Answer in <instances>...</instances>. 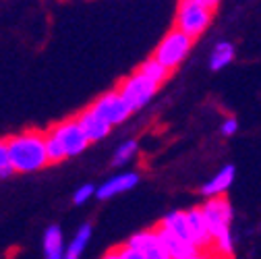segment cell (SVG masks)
<instances>
[{"label": "cell", "instance_id": "cell-1", "mask_svg": "<svg viewBox=\"0 0 261 259\" xmlns=\"http://www.w3.org/2000/svg\"><path fill=\"white\" fill-rule=\"evenodd\" d=\"M210 232H212V253L218 259H234V239L230 232V224L234 218L232 205L226 197L207 199L201 205Z\"/></svg>", "mask_w": 261, "mask_h": 259}, {"label": "cell", "instance_id": "cell-2", "mask_svg": "<svg viewBox=\"0 0 261 259\" xmlns=\"http://www.w3.org/2000/svg\"><path fill=\"white\" fill-rule=\"evenodd\" d=\"M7 145L15 172H38L50 164L46 133L42 131H23L13 135L7 139Z\"/></svg>", "mask_w": 261, "mask_h": 259}, {"label": "cell", "instance_id": "cell-3", "mask_svg": "<svg viewBox=\"0 0 261 259\" xmlns=\"http://www.w3.org/2000/svg\"><path fill=\"white\" fill-rule=\"evenodd\" d=\"M193 38L182 34V31H178L176 27L172 31H168V34L164 36V40H162L153 52V58L158 62H162L164 67L172 73L174 69H178L180 64L185 62V58L189 56L191 48H193Z\"/></svg>", "mask_w": 261, "mask_h": 259}, {"label": "cell", "instance_id": "cell-4", "mask_svg": "<svg viewBox=\"0 0 261 259\" xmlns=\"http://www.w3.org/2000/svg\"><path fill=\"white\" fill-rule=\"evenodd\" d=\"M212 17H214V13L203 9L201 5H197L195 0H180V5L176 9L174 27L195 40L210 27Z\"/></svg>", "mask_w": 261, "mask_h": 259}, {"label": "cell", "instance_id": "cell-5", "mask_svg": "<svg viewBox=\"0 0 261 259\" xmlns=\"http://www.w3.org/2000/svg\"><path fill=\"white\" fill-rule=\"evenodd\" d=\"M158 83H153L151 79H147L145 75H141L139 71L133 73V75H128L124 77L120 83H118V93L124 98V102L128 104L130 110H141L145 104L151 102V98L155 95L158 91Z\"/></svg>", "mask_w": 261, "mask_h": 259}, {"label": "cell", "instance_id": "cell-6", "mask_svg": "<svg viewBox=\"0 0 261 259\" xmlns=\"http://www.w3.org/2000/svg\"><path fill=\"white\" fill-rule=\"evenodd\" d=\"M48 131L58 139V143L62 145L64 153H67V158L71 156H79L81 151H85V147L91 143L87 139V135L83 133L81 124L77 122V118H67L62 122H56L54 126H50Z\"/></svg>", "mask_w": 261, "mask_h": 259}, {"label": "cell", "instance_id": "cell-7", "mask_svg": "<svg viewBox=\"0 0 261 259\" xmlns=\"http://www.w3.org/2000/svg\"><path fill=\"white\" fill-rule=\"evenodd\" d=\"M89 108H91L97 116H102L110 126L124 122V120L130 116V112H133V110L128 108V104L124 102V98L118 93V89H112V91L100 95V98H97Z\"/></svg>", "mask_w": 261, "mask_h": 259}, {"label": "cell", "instance_id": "cell-8", "mask_svg": "<svg viewBox=\"0 0 261 259\" xmlns=\"http://www.w3.org/2000/svg\"><path fill=\"white\" fill-rule=\"evenodd\" d=\"M187 220L191 228V239L199 251H210L212 249V232L205 220V214L201 208H191L187 210Z\"/></svg>", "mask_w": 261, "mask_h": 259}, {"label": "cell", "instance_id": "cell-9", "mask_svg": "<svg viewBox=\"0 0 261 259\" xmlns=\"http://www.w3.org/2000/svg\"><path fill=\"white\" fill-rule=\"evenodd\" d=\"M128 245L135 247V249H139L145 259H170V255L166 253L164 245H162V241H160L155 228L137 232L135 237L128 239Z\"/></svg>", "mask_w": 261, "mask_h": 259}, {"label": "cell", "instance_id": "cell-10", "mask_svg": "<svg viewBox=\"0 0 261 259\" xmlns=\"http://www.w3.org/2000/svg\"><path fill=\"white\" fill-rule=\"evenodd\" d=\"M155 232H158V237H160L162 245H164L166 253L170 255V259H191L195 253L199 251V249L195 247L193 243H187V241L178 239L176 235H172L170 230H166L162 224H158V226H155Z\"/></svg>", "mask_w": 261, "mask_h": 259}, {"label": "cell", "instance_id": "cell-11", "mask_svg": "<svg viewBox=\"0 0 261 259\" xmlns=\"http://www.w3.org/2000/svg\"><path fill=\"white\" fill-rule=\"evenodd\" d=\"M234 174H237V168L232 164H226L222 166L203 187H201V193H203V197L207 199H214V197H226V193L228 189L232 187L234 183Z\"/></svg>", "mask_w": 261, "mask_h": 259}, {"label": "cell", "instance_id": "cell-12", "mask_svg": "<svg viewBox=\"0 0 261 259\" xmlns=\"http://www.w3.org/2000/svg\"><path fill=\"white\" fill-rule=\"evenodd\" d=\"M77 122L81 124V128H83V133L87 135V139L93 143V141H102L108 133H110V124L102 118V116H97L91 108H85L83 112H79L77 116Z\"/></svg>", "mask_w": 261, "mask_h": 259}, {"label": "cell", "instance_id": "cell-13", "mask_svg": "<svg viewBox=\"0 0 261 259\" xmlns=\"http://www.w3.org/2000/svg\"><path fill=\"white\" fill-rule=\"evenodd\" d=\"M139 183V174L137 172H122L118 176H112L110 180H106L100 189L95 191V195L100 199H110L118 193H126L128 189H133Z\"/></svg>", "mask_w": 261, "mask_h": 259}, {"label": "cell", "instance_id": "cell-14", "mask_svg": "<svg viewBox=\"0 0 261 259\" xmlns=\"http://www.w3.org/2000/svg\"><path fill=\"white\" fill-rule=\"evenodd\" d=\"M237 58V46L228 40H222L214 46L212 54H210V69L212 71H222L226 67H230Z\"/></svg>", "mask_w": 261, "mask_h": 259}, {"label": "cell", "instance_id": "cell-15", "mask_svg": "<svg viewBox=\"0 0 261 259\" xmlns=\"http://www.w3.org/2000/svg\"><path fill=\"white\" fill-rule=\"evenodd\" d=\"M164 226L166 230H170L172 235H176L178 239L187 241V243H193L191 239V228H189V220H187V212H180V210H174L170 214H166L160 222ZM195 245V243H193Z\"/></svg>", "mask_w": 261, "mask_h": 259}, {"label": "cell", "instance_id": "cell-16", "mask_svg": "<svg viewBox=\"0 0 261 259\" xmlns=\"http://www.w3.org/2000/svg\"><path fill=\"white\" fill-rule=\"evenodd\" d=\"M64 253L62 230L58 226H50L44 235V259H64Z\"/></svg>", "mask_w": 261, "mask_h": 259}, {"label": "cell", "instance_id": "cell-17", "mask_svg": "<svg viewBox=\"0 0 261 259\" xmlns=\"http://www.w3.org/2000/svg\"><path fill=\"white\" fill-rule=\"evenodd\" d=\"M139 73H141V75H145L147 79H151V81H153V83H158V85L166 83V81H168V77H170V71H168L162 62H158L153 56H151V58H147L145 62H141Z\"/></svg>", "mask_w": 261, "mask_h": 259}, {"label": "cell", "instance_id": "cell-18", "mask_svg": "<svg viewBox=\"0 0 261 259\" xmlns=\"http://www.w3.org/2000/svg\"><path fill=\"white\" fill-rule=\"evenodd\" d=\"M89 237H91V226H89V224L81 226V228L77 230V235H75V239L71 241L67 253H64V259H79V255L83 253V249H85Z\"/></svg>", "mask_w": 261, "mask_h": 259}, {"label": "cell", "instance_id": "cell-19", "mask_svg": "<svg viewBox=\"0 0 261 259\" xmlns=\"http://www.w3.org/2000/svg\"><path fill=\"white\" fill-rule=\"evenodd\" d=\"M137 149H139L137 141H124L122 145H118V149H116V153H114V160H112V164H114V166H122V164H126L128 160H133V158H135Z\"/></svg>", "mask_w": 261, "mask_h": 259}, {"label": "cell", "instance_id": "cell-20", "mask_svg": "<svg viewBox=\"0 0 261 259\" xmlns=\"http://www.w3.org/2000/svg\"><path fill=\"white\" fill-rule=\"evenodd\" d=\"M46 147H48V158H50V164H56V162H62L64 158H67V153H64L62 145L58 143V139L46 131Z\"/></svg>", "mask_w": 261, "mask_h": 259}, {"label": "cell", "instance_id": "cell-21", "mask_svg": "<svg viewBox=\"0 0 261 259\" xmlns=\"http://www.w3.org/2000/svg\"><path fill=\"white\" fill-rule=\"evenodd\" d=\"M13 172H15V166H13V160L9 153V145H7V141H0V178H7Z\"/></svg>", "mask_w": 261, "mask_h": 259}, {"label": "cell", "instance_id": "cell-22", "mask_svg": "<svg viewBox=\"0 0 261 259\" xmlns=\"http://www.w3.org/2000/svg\"><path fill=\"white\" fill-rule=\"evenodd\" d=\"M97 189L93 187V185H83V187H79L77 191H75V195H73V201L77 203V205H81V203H85L93 193H95Z\"/></svg>", "mask_w": 261, "mask_h": 259}, {"label": "cell", "instance_id": "cell-23", "mask_svg": "<svg viewBox=\"0 0 261 259\" xmlns=\"http://www.w3.org/2000/svg\"><path fill=\"white\" fill-rule=\"evenodd\" d=\"M237 131H239V120H237L234 116L224 118V122H222V126H220V133H222L224 137H232V135H237Z\"/></svg>", "mask_w": 261, "mask_h": 259}, {"label": "cell", "instance_id": "cell-24", "mask_svg": "<svg viewBox=\"0 0 261 259\" xmlns=\"http://www.w3.org/2000/svg\"><path fill=\"white\" fill-rule=\"evenodd\" d=\"M118 253H120V259H145V257H143V253H141L139 249L130 247L128 243L120 245V247H118Z\"/></svg>", "mask_w": 261, "mask_h": 259}, {"label": "cell", "instance_id": "cell-25", "mask_svg": "<svg viewBox=\"0 0 261 259\" xmlns=\"http://www.w3.org/2000/svg\"><path fill=\"white\" fill-rule=\"evenodd\" d=\"M195 3H197V5H201L203 9H207V11H216L218 9V5H220V0H195Z\"/></svg>", "mask_w": 261, "mask_h": 259}, {"label": "cell", "instance_id": "cell-26", "mask_svg": "<svg viewBox=\"0 0 261 259\" xmlns=\"http://www.w3.org/2000/svg\"><path fill=\"white\" fill-rule=\"evenodd\" d=\"M191 259H218V257H216L212 251H197Z\"/></svg>", "mask_w": 261, "mask_h": 259}, {"label": "cell", "instance_id": "cell-27", "mask_svg": "<svg viewBox=\"0 0 261 259\" xmlns=\"http://www.w3.org/2000/svg\"><path fill=\"white\" fill-rule=\"evenodd\" d=\"M102 259H120V253H118V247H114V249H110Z\"/></svg>", "mask_w": 261, "mask_h": 259}]
</instances>
